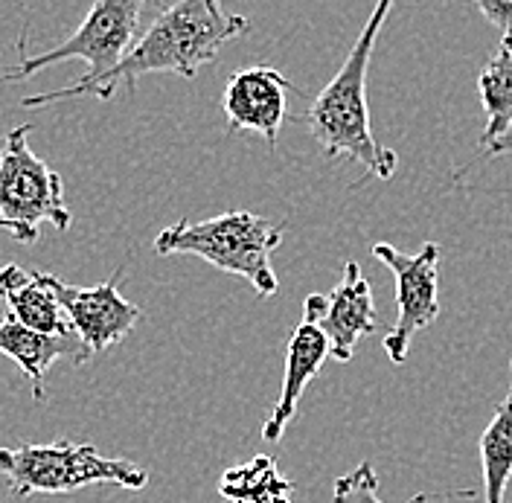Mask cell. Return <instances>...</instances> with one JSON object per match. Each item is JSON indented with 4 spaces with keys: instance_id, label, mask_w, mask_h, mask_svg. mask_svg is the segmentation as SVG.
I'll return each instance as SVG.
<instances>
[{
    "instance_id": "1",
    "label": "cell",
    "mask_w": 512,
    "mask_h": 503,
    "mask_svg": "<svg viewBox=\"0 0 512 503\" xmlns=\"http://www.w3.org/2000/svg\"><path fill=\"white\" fill-rule=\"evenodd\" d=\"M248 30L251 21L245 15L227 12L222 0H178L160 12L111 73L96 79L79 76L62 91L27 96L24 108H41L76 96L111 99L120 85L131 88L140 76L149 73H172L192 82L201 67L216 62L224 47Z\"/></svg>"
},
{
    "instance_id": "7",
    "label": "cell",
    "mask_w": 512,
    "mask_h": 503,
    "mask_svg": "<svg viewBox=\"0 0 512 503\" xmlns=\"http://www.w3.org/2000/svg\"><path fill=\"white\" fill-rule=\"evenodd\" d=\"M373 256L387 265L396 280V323L384 335V352L390 364H405L416 332L428 329L440 317V259L437 242H425L422 251L408 256L399 248L376 242Z\"/></svg>"
},
{
    "instance_id": "19",
    "label": "cell",
    "mask_w": 512,
    "mask_h": 503,
    "mask_svg": "<svg viewBox=\"0 0 512 503\" xmlns=\"http://www.w3.org/2000/svg\"><path fill=\"white\" fill-rule=\"evenodd\" d=\"M495 155H512V137L501 140V143H495V146L486 152V158H495Z\"/></svg>"
},
{
    "instance_id": "17",
    "label": "cell",
    "mask_w": 512,
    "mask_h": 503,
    "mask_svg": "<svg viewBox=\"0 0 512 503\" xmlns=\"http://www.w3.org/2000/svg\"><path fill=\"white\" fill-rule=\"evenodd\" d=\"M454 498H463V501H472L478 498L475 489H457V492H419L411 501L405 503H431V501H454ZM332 503H384L379 498V474L373 469L370 460H361L352 472L341 474L332 486Z\"/></svg>"
},
{
    "instance_id": "3",
    "label": "cell",
    "mask_w": 512,
    "mask_h": 503,
    "mask_svg": "<svg viewBox=\"0 0 512 503\" xmlns=\"http://www.w3.org/2000/svg\"><path fill=\"white\" fill-rule=\"evenodd\" d=\"M283 242V224L254 216L248 210H230L207 221H175L155 236L160 256L187 253L224 274L242 277L254 285L259 297H274L280 280L271 256Z\"/></svg>"
},
{
    "instance_id": "9",
    "label": "cell",
    "mask_w": 512,
    "mask_h": 503,
    "mask_svg": "<svg viewBox=\"0 0 512 503\" xmlns=\"http://www.w3.org/2000/svg\"><path fill=\"white\" fill-rule=\"evenodd\" d=\"M120 277H123V268H117L111 280L91 285V288L67 285L59 277H53V288L59 294V303L67 312L73 332L85 341L94 355L105 352L108 346L120 344L143 317V309L128 303L120 294Z\"/></svg>"
},
{
    "instance_id": "11",
    "label": "cell",
    "mask_w": 512,
    "mask_h": 503,
    "mask_svg": "<svg viewBox=\"0 0 512 503\" xmlns=\"http://www.w3.org/2000/svg\"><path fill=\"white\" fill-rule=\"evenodd\" d=\"M0 355L12 358L15 367L30 378V390L35 402H44V381L59 358H70L76 367L85 364L94 352L85 341L73 335H44L30 326L18 323L12 315L0 320Z\"/></svg>"
},
{
    "instance_id": "16",
    "label": "cell",
    "mask_w": 512,
    "mask_h": 503,
    "mask_svg": "<svg viewBox=\"0 0 512 503\" xmlns=\"http://www.w3.org/2000/svg\"><path fill=\"white\" fill-rule=\"evenodd\" d=\"M219 495L227 503H291L294 483L280 474L274 457H254L251 463L233 466L219 480Z\"/></svg>"
},
{
    "instance_id": "6",
    "label": "cell",
    "mask_w": 512,
    "mask_h": 503,
    "mask_svg": "<svg viewBox=\"0 0 512 503\" xmlns=\"http://www.w3.org/2000/svg\"><path fill=\"white\" fill-rule=\"evenodd\" d=\"M143 6H146V0H96L88 9L85 21L76 27V32H70L62 44H56L53 50H44L38 56L27 53V32H24L18 38V64L0 73V85L30 79L38 70H44L50 64L70 62V59H82L88 64L85 79L111 73L134 47Z\"/></svg>"
},
{
    "instance_id": "2",
    "label": "cell",
    "mask_w": 512,
    "mask_h": 503,
    "mask_svg": "<svg viewBox=\"0 0 512 503\" xmlns=\"http://www.w3.org/2000/svg\"><path fill=\"white\" fill-rule=\"evenodd\" d=\"M393 3L396 0H376L373 15L367 18L361 35L355 38L350 56L303 114V123L309 126V134L315 137L326 158H347L352 163H361L367 178H379V181H390L396 175L399 155L382 146L373 134L370 105H367V70L373 62L384 21L393 12Z\"/></svg>"
},
{
    "instance_id": "12",
    "label": "cell",
    "mask_w": 512,
    "mask_h": 503,
    "mask_svg": "<svg viewBox=\"0 0 512 503\" xmlns=\"http://www.w3.org/2000/svg\"><path fill=\"white\" fill-rule=\"evenodd\" d=\"M332 355V346L329 338L323 335L318 323H309L303 320L294 332H291V341L286 349V376H283V387H280V399L271 410L265 428H262V437L268 442H280L286 428L291 425L297 405L303 399V390L315 381L320 373V367L326 364V358Z\"/></svg>"
},
{
    "instance_id": "13",
    "label": "cell",
    "mask_w": 512,
    "mask_h": 503,
    "mask_svg": "<svg viewBox=\"0 0 512 503\" xmlns=\"http://www.w3.org/2000/svg\"><path fill=\"white\" fill-rule=\"evenodd\" d=\"M0 300L18 323L44 335H73L67 312L53 288V274L24 271L21 265L0 268Z\"/></svg>"
},
{
    "instance_id": "14",
    "label": "cell",
    "mask_w": 512,
    "mask_h": 503,
    "mask_svg": "<svg viewBox=\"0 0 512 503\" xmlns=\"http://www.w3.org/2000/svg\"><path fill=\"white\" fill-rule=\"evenodd\" d=\"M478 94L486 126L480 134V152L486 155L495 143L512 134V32H504L498 53L483 64L478 76Z\"/></svg>"
},
{
    "instance_id": "4",
    "label": "cell",
    "mask_w": 512,
    "mask_h": 503,
    "mask_svg": "<svg viewBox=\"0 0 512 503\" xmlns=\"http://www.w3.org/2000/svg\"><path fill=\"white\" fill-rule=\"evenodd\" d=\"M0 474L18 498L32 495H70L85 486H123L143 489L149 472L123 457H105L88 442H47L0 448Z\"/></svg>"
},
{
    "instance_id": "15",
    "label": "cell",
    "mask_w": 512,
    "mask_h": 503,
    "mask_svg": "<svg viewBox=\"0 0 512 503\" xmlns=\"http://www.w3.org/2000/svg\"><path fill=\"white\" fill-rule=\"evenodd\" d=\"M480 469H483V503H504L512 480V361L510 387L480 434Z\"/></svg>"
},
{
    "instance_id": "10",
    "label": "cell",
    "mask_w": 512,
    "mask_h": 503,
    "mask_svg": "<svg viewBox=\"0 0 512 503\" xmlns=\"http://www.w3.org/2000/svg\"><path fill=\"white\" fill-rule=\"evenodd\" d=\"M288 91H297L286 76L268 64H254L236 70L222 94V108L227 117V131H251L259 134L271 149L277 146L280 128L288 114ZM300 94V91H297Z\"/></svg>"
},
{
    "instance_id": "5",
    "label": "cell",
    "mask_w": 512,
    "mask_h": 503,
    "mask_svg": "<svg viewBox=\"0 0 512 503\" xmlns=\"http://www.w3.org/2000/svg\"><path fill=\"white\" fill-rule=\"evenodd\" d=\"M30 131L32 126L9 128L0 149V230L21 245H35L44 224L56 230L73 224L62 175L32 152Z\"/></svg>"
},
{
    "instance_id": "18",
    "label": "cell",
    "mask_w": 512,
    "mask_h": 503,
    "mask_svg": "<svg viewBox=\"0 0 512 503\" xmlns=\"http://www.w3.org/2000/svg\"><path fill=\"white\" fill-rule=\"evenodd\" d=\"M480 15L501 32H512V0H475Z\"/></svg>"
},
{
    "instance_id": "8",
    "label": "cell",
    "mask_w": 512,
    "mask_h": 503,
    "mask_svg": "<svg viewBox=\"0 0 512 503\" xmlns=\"http://www.w3.org/2000/svg\"><path fill=\"white\" fill-rule=\"evenodd\" d=\"M376 317L379 312H376L373 288L364 280L358 262L344 265V277L332 288L329 297L309 294L303 300V320L318 323L323 329L332 346V358L338 364H350L358 341L379 329Z\"/></svg>"
}]
</instances>
